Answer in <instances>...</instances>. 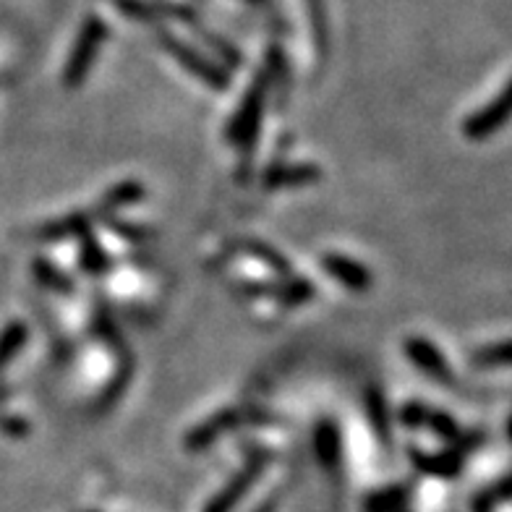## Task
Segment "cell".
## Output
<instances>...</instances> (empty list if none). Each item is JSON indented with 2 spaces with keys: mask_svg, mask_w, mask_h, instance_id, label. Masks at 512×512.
<instances>
[{
  "mask_svg": "<svg viewBox=\"0 0 512 512\" xmlns=\"http://www.w3.org/2000/svg\"><path fill=\"white\" fill-rule=\"evenodd\" d=\"M270 84V74L256 76L251 81V87L246 89L236 115L228 123V139L241 149L243 155H249V149L259 139V128H262L264 121V105H267V97H270Z\"/></svg>",
  "mask_w": 512,
  "mask_h": 512,
  "instance_id": "1",
  "label": "cell"
},
{
  "mask_svg": "<svg viewBox=\"0 0 512 512\" xmlns=\"http://www.w3.org/2000/svg\"><path fill=\"white\" fill-rule=\"evenodd\" d=\"M272 460V452L267 450H256L251 452L249 460H246V465H243L241 471L233 476V479L228 481V484L220 489V492L215 494V497L209 499V505L204 512H233L236 510V505L241 502L246 494H249V489L254 486V481L259 479L264 473V468L270 465Z\"/></svg>",
  "mask_w": 512,
  "mask_h": 512,
  "instance_id": "2",
  "label": "cell"
},
{
  "mask_svg": "<svg viewBox=\"0 0 512 512\" xmlns=\"http://www.w3.org/2000/svg\"><path fill=\"white\" fill-rule=\"evenodd\" d=\"M259 418H264V413L249 411V408H223V411L212 413L207 421H202V424L191 429L189 437H186V450H207V447H212V442L223 437V434L233 432V429L243 426L246 421H259Z\"/></svg>",
  "mask_w": 512,
  "mask_h": 512,
  "instance_id": "3",
  "label": "cell"
},
{
  "mask_svg": "<svg viewBox=\"0 0 512 512\" xmlns=\"http://www.w3.org/2000/svg\"><path fill=\"white\" fill-rule=\"evenodd\" d=\"M162 48L168 50L178 63H183V68H186L189 74H194L196 79H202L204 84L215 89V92H225V89L230 87L228 71H225L223 66H217V63L209 61L207 55H202L199 50L183 45V42H178L176 37H168V34H162Z\"/></svg>",
  "mask_w": 512,
  "mask_h": 512,
  "instance_id": "4",
  "label": "cell"
},
{
  "mask_svg": "<svg viewBox=\"0 0 512 512\" xmlns=\"http://www.w3.org/2000/svg\"><path fill=\"white\" fill-rule=\"evenodd\" d=\"M105 40V27H102L100 21H89L84 32L79 34V42H76L74 53L68 58L66 63V74H63V84L68 89H76L81 81L87 79L89 68L95 63L97 53H100V45Z\"/></svg>",
  "mask_w": 512,
  "mask_h": 512,
  "instance_id": "5",
  "label": "cell"
},
{
  "mask_svg": "<svg viewBox=\"0 0 512 512\" xmlns=\"http://www.w3.org/2000/svg\"><path fill=\"white\" fill-rule=\"evenodd\" d=\"M510 118V87L499 92L497 100L486 102L479 113L468 115L463 121V136L471 142H484L492 134H497L499 128L505 126Z\"/></svg>",
  "mask_w": 512,
  "mask_h": 512,
  "instance_id": "6",
  "label": "cell"
},
{
  "mask_svg": "<svg viewBox=\"0 0 512 512\" xmlns=\"http://www.w3.org/2000/svg\"><path fill=\"white\" fill-rule=\"evenodd\" d=\"M405 356L411 358V364L421 369L426 377L437 379L439 384H455V374H452L450 364H447L445 353L439 351L437 345L426 337H408L403 343Z\"/></svg>",
  "mask_w": 512,
  "mask_h": 512,
  "instance_id": "7",
  "label": "cell"
},
{
  "mask_svg": "<svg viewBox=\"0 0 512 512\" xmlns=\"http://www.w3.org/2000/svg\"><path fill=\"white\" fill-rule=\"evenodd\" d=\"M319 264H322V270L327 272L337 285H343V288L353 290V293H366V290L374 285V277H371L369 267L356 262V259H351V256L330 251V254H322Z\"/></svg>",
  "mask_w": 512,
  "mask_h": 512,
  "instance_id": "8",
  "label": "cell"
},
{
  "mask_svg": "<svg viewBox=\"0 0 512 512\" xmlns=\"http://www.w3.org/2000/svg\"><path fill=\"white\" fill-rule=\"evenodd\" d=\"M322 181V170L311 162H293V165H272L264 170V189H298Z\"/></svg>",
  "mask_w": 512,
  "mask_h": 512,
  "instance_id": "9",
  "label": "cell"
},
{
  "mask_svg": "<svg viewBox=\"0 0 512 512\" xmlns=\"http://www.w3.org/2000/svg\"><path fill=\"white\" fill-rule=\"evenodd\" d=\"M243 290H249L254 296H272L275 301H280L285 306H301L314 298V285L309 280H304V277L293 275H288L283 283L277 285H249V288Z\"/></svg>",
  "mask_w": 512,
  "mask_h": 512,
  "instance_id": "10",
  "label": "cell"
},
{
  "mask_svg": "<svg viewBox=\"0 0 512 512\" xmlns=\"http://www.w3.org/2000/svg\"><path fill=\"white\" fill-rule=\"evenodd\" d=\"M314 452H317L319 463L327 468V471H335L340 468V460H343V434L337 429L335 421H319L317 432H314Z\"/></svg>",
  "mask_w": 512,
  "mask_h": 512,
  "instance_id": "11",
  "label": "cell"
},
{
  "mask_svg": "<svg viewBox=\"0 0 512 512\" xmlns=\"http://www.w3.org/2000/svg\"><path fill=\"white\" fill-rule=\"evenodd\" d=\"M413 460L421 471L432 473V476H455L463 465V450L452 447V450L439 452V455H426V452H413Z\"/></svg>",
  "mask_w": 512,
  "mask_h": 512,
  "instance_id": "12",
  "label": "cell"
},
{
  "mask_svg": "<svg viewBox=\"0 0 512 512\" xmlns=\"http://www.w3.org/2000/svg\"><path fill=\"white\" fill-rule=\"evenodd\" d=\"M79 241H81V270L87 272V275H105V272L110 270V256H108V251L102 249L100 246V241H97L95 236H92V233H81L79 236Z\"/></svg>",
  "mask_w": 512,
  "mask_h": 512,
  "instance_id": "13",
  "label": "cell"
},
{
  "mask_svg": "<svg viewBox=\"0 0 512 512\" xmlns=\"http://www.w3.org/2000/svg\"><path fill=\"white\" fill-rule=\"evenodd\" d=\"M32 270H34V277H37V280H40L45 288L55 290V293H63V296H68V293H74L76 290L74 280H71V277L61 270V267H55L53 262H48L45 256H37V259H34Z\"/></svg>",
  "mask_w": 512,
  "mask_h": 512,
  "instance_id": "14",
  "label": "cell"
},
{
  "mask_svg": "<svg viewBox=\"0 0 512 512\" xmlns=\"http://www.w3.org/2000/svg\"><path fill=\"white\" fill-rule=\"evenodd\" d=\"M27 337H29V327L24 322H11L6 330L0 332V371L6 369L19 351L27 345Z\"/></svg>",
  "mask_w": 512,
  "mask_h": 512,
  "instance_id": "15",
  "label": "cell"
},
{
  "mask_svg": "<svg viewBox=\"0 0 512 512\" xmlns=\"http://www.w3.org/2000/svg\"><path fill=\"white\" fill-rule=\"evenodd\" d=\"M366 413H369L371 426H374V432L379 434V439L390 445V442H392L390 408H387V403H384V398H382V392H379L377 387H371V390L366 392ZM387 445H384V447H387Z\"/></svg>",
  "mask_w": 512,
  "mask_h": 512,
  "instance_id": "16",
  "label": "cell"
},
{
  "mask_svg": "<svg viewBox=\"0 0 512 512\" xmlns=\"http://www.w3.org/2000/svg\"><path fill=\"white\" fill-rule=\"evenodd\" d=\"M507 364H510V343L507 340L484 345L473 353V366H479V369H502Z\"/></svg>",
  "mask_w": 512,
  "mask_h": 512,
  "instance_id": "17",
  "label": "cell"
},
{
  "mask_svg": "<svg viewBox=\"0 0 512 512\" xmlns=\"http://www.w3.org/2000/svg\"><path fill=\"white\" fill-rule=\"evenodd\" d=\"M243 249L249 251L254 259H259V262H264L270 270L275 272H283V275H290V264L288 259H285L280 251H275L272 246H267V243H259V241H243Z\"/></svg>",
  "mask_w": 512,
  "mask_h": 512,
  "instance_id": "18",
  "label": "cell"
},
{
  "mask_svg": "<svg viewBox=\"0 0 512 512\" xmlns=\"http://www.w3.org/2000/svg\"><path fill=\"white\" fill-rule=\"evenodd\" d=\"M424 426H429L437 437H442L445 442H455V439L460 437V429H458V421L452 416H447V413L442 411H426V418H424Z\"/></svg>",
  "mask_w": 512,
  "mask_h": 512,
  "instance_id": "19",
  "label": "cell"
},
{
  "mask_svg": "<svg viewBox=\"0 0 512 512\" xmlns=\"http://www.w3.org/2000/svg\"><path fill=\"white\" fill-rule=\"evenodd\" d=\"M105 223H108V228L113 230L115 236L126 238V241L131 243H142L149 238V230L139 228V225H128V223H121V220H105Z\"/></svg>",
  "mask_w": 512,
  "mask_h": 512,
  "instance_id": "20",
  "label": "cell"
},
{
  "mask_svg": "<svg viewBox=\"0 0 512 512\" xmlns=\"http://www.w3.org/2000/svg\"><path fill=\"white\" fill-rule=\"evenodd\" d=\"M426 411H429V408H426L424 403L411 400L408 405H403V411H400V421H403V426H411V429H416V426H424Z\"/></svg>",
  "mask_w": 512,
  "mask_h": 512,
  "instance_id": "21",
  "label": "cell"
},
{
  "mask_svg": "<svg viewBox=\"0 0 512 512\" xmlns=\"http://www.w3.org/2000/svg\"><path fill=\"white\" fill-rule=\"evenodd\" d=\"M0 429L6 434H11V437H24V434L29 432V424L24 418H3V421H0Z\"/></svg>",
  "mask_w": 512,
  "mask_h": 512,
  "instance_id": "22",
  "label": "cell"
},
{
  "mask_svg": "<svg viewBox=\"0 0 512 512\" xmlns=\"http://www.w3.org/2000/svg\"><path fill=\"white\" fill-rule=\"evenodd\" d=\"M275 507H277V497H270V499H264L262 505L256 507L254 512H275Z\"/></svg>",
  "mask_w": 512,
  "mask_h": 512,
  "instance_id": "23",
  "label": "cell"
},
{
  "mask_svg": "<svg viewBox=\"0 0 512 512\" xmlns=\"http://www.w3.org/2000/svg\"><path fill=\"white\" fill-rule=\"evenodd\" d=\"M3 398H6V390H0V400H3Z\"/></svg>",
  "mask_w": 512,
  "mask_h": 512,
  "instance_id": "24",
  "label": "cell"
}]
</instances>
